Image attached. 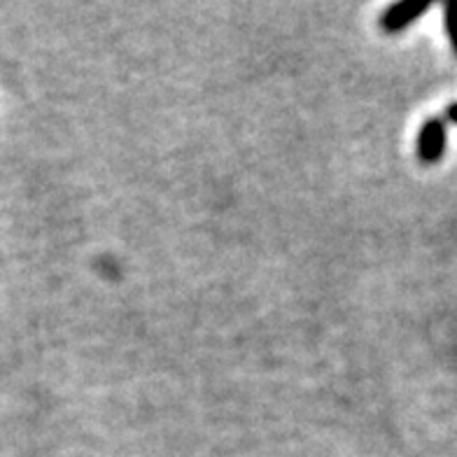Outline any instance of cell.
<instances>
[{"mask_svg": "<svg viewBox=\"0 0 457 457\" xmlns=\"http://www.w3.org/2000/svg\"><path fill=\"white\" fill-rule=\"evenodd\" d=\"M444 24H445V33H448V37H451V45L457 54V0H448V3H444Z\"/></svg>", "mask_w": 457, "mask_h": 457, "instance_id": "3", "label": "cell"}, {"mask_svg": "<svg viewBox=\"0 0 457 457\" xmlns=\"http://www.w3.org/2000/svg\"><path fill=\"white\" fill-rule=\"evenodd\" d=\"M429 7H432L429 0H402V3H395L380 14L378 24L386 33H399V30L415 24L422 14H428Z\"/></svg>", "mask_w": 457, "mask_h": 457, "instance_id": "2", "label": "cell"}, {"mask_svg": "<svg viewBox=\"0 0 457 457\" xmlns=\"http://www.w3.org/2000/svg\"><path fill=\"white\" fill-rule=\"evenodd\" d=\"M445 121H451V124L457 127V103L448 105V110H445Z\"/></svg>", "mask_w": 457, "mask_h": 457, "instance_id": "4", "label": "cell"}, {"mask_svg": "<svg viewBox=\"0 0 457 457\" xmlns=\"http://www.w3.org/2000/svg\"><path fill=\"white\" fill-rule=\"evenodd\" d=\"M445 145H448V121L444 117H429L418 131L415 140V152L422 163H439L445 154Z\"/></svg>", "mask_w": 457, "mask_h": 457, "instance_id": "1", "label": "cell"}]
</instances>
